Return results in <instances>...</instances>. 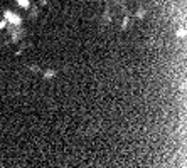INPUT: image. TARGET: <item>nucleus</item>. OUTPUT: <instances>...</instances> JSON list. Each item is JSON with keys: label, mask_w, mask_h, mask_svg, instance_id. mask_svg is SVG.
<instances>
[{"label": "nucleus", "mask_w": 187, "mask_h": 168, "mask_svg": "<svg viewBox=\"0 0 187 168\" xmlns=\"http://www.w3.org/2000/svg\"><path fill=\"white\" fill-rule=\"evenodd\" d=\"M3 25H5V22H0V29H2V27H3Z\"/></svg>", "instance_id": "obj_3"}, {"label": "nucleus", "mask_w": 187, "mask_h": 168, "mask_svg": "<svg viewBox=\"0 0 187 168\" xmlns=\"http://www.w3.org/2000/svg\"><path fill=\"white\" fill-rule=\"evenodd\" d=\"M5 15H7V19L10 20V22H15V24H19V22H20L19 17H17V15H14L12 12H5Z\"/></svg>", "instance_id": "obj_1"}, {"label": "nucleus", "mask_w": 187, "mask_h": 168, "mask_svg": "<svg viewBox=\"0 0 187 168\" xmlns=\"http://www.w3.org/2000/svg\"><path fill=\"white\" fill-rule=\"evenodd\" d=\"M22 7H29V0H19Z\"/></svg>", "instance_id": "obj_2"}]
</instances>
